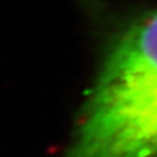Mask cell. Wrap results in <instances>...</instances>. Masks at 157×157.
<instances>
[{
  "instance_id": "cell-1",
  "label": "cell",
  "mask_w": 157,
  "mask_h": 157,
  "mask_svg": "<svg viewBox=\"0 0 157 157\" xmlns=\"http://www.w3.org/2000/svg\"><path fill=\"white\" fill-rule=\"evenodd\" d=\"M63 157H157V10L107 49Z\"/></svg>"
}]
</instances>
